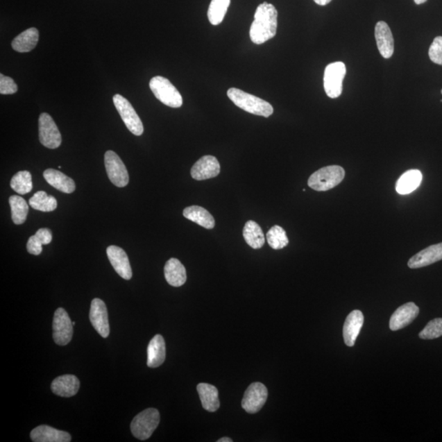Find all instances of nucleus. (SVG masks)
<instances>
[{
  "label": "nucleus",
  "instance_id": "nucleus-1",
  "mask_svg": "<svg viewBox=\"0 0 442 442\" xmlns=\"http://www.w3.org/2000/svg\"><path fill=\"white\" fill-rule=\"evenodd\" d=\"M278 27V11L266 2L260 4L250 28V38L254 44H262L275 37Z\"/></svg>",
  "mask_w": 442,
  "mask_h": 442
},
{
  "label": "nucleus",
  "instance_id": "nucleus-2",
  "mask_svg": "<svg viewBox=\"0 0 442 442\" xmlns=\"http://www.w3.org/2000/svg\"><path fill=\"white\" fill-rule=\"evenodd\" d=\"M227 95L237 107L253 115L269 117L273 112L270 103L239 89L230 88L228 90Z\"/></svg>",
  "mask_w": 442,
  "mask_h": 442
},
{
  "label": "nucleus",
  "instance_id": "nucleus-3",
  "mask_svg": "<svg viewBox=\"0 0 442 442\" xmlns=\"http://www.w3.org/2000/svg\"><path fill=\"white\" fill-rule=\"evenodd\" d=\"M345 174V170L339 166L323 167L309 176L308 185L318 192L330 190L343 180Z\"/></svg>",
  "mask_w": 442,
  "mask_h": 442
},
{
  "label": "nucleus",
  "instance_id": "nucleus-4",
  "mask_svg": "<svg viewBox=\"0 0 442 442\" xmlns=\"http://www.w3.org/2000/svg\"><path fill=\"white\" fill-rule=\"evenodd\" d=\"M149 87L159 101L168 107L180 108L183 105V98L180 93L165 77L158 76L149 82Z\"/></svg>",
  "mask_w": 442,
  "mask_h": 442
},
{
  "label": "nucleus",
  "instance_id": "nucleus-5",
  "mask_svg": "<svg viewBox=\"0 0 442 442\" xmlns=\"http://www.w3.org/2000/svg\"><path fill=\"white\" fill-rule=\"evenodd\" d=\"M160 423V414L157 409L149 408L136 416L131 422L130 430L137 439H149Z\"/></svg>",
  "mask_w": 442,
  "mask_h": 442
},
{
  "label": "nucleus",
  "instance_id": "nucleus-6",
  "mask_svg": "<svg viewBox=\"0 0 442 442\" xmlns=\"http://www.w3.org/2000/svg\"><path fill=\"white\" fill-rule=\"evenodd\" d=\"M346 67L343 62L330 63L325 68L323 86L325 93L331 99H337L343 93V82Z\"/></svg>",
  "mask_w": 442,
  "mask_h": 442
},
{
  "label": "nucleus",
  "instance_id": "nucleus-7",
  "mask_svg": "<svg viewBox=\"0 0 442 442\" xmlns=\"http://www.w3.org/2000/svg\"><path fill=\"white\" fill-rule=\"evenodd\" d=\"M113 103L122 121L131 133L136 136L142 135L144 133L142 121L128 100L120 94H115L113 96Z\"/></svg>",
  "mask_w": 442,
  "mask_h": 442
},
{
  "label": "nucleus",
  "instance_id": "nucleus-8",
  "mask_svg": "<svg viewBox=\"0 0 442 442\" xmlns=\"http://www.w3.org/2000/svg\"><path fill=\"white\" fill-rule=\"evenodd\" d=\"M105 167L109 180L118 188H123L129 184V174L125 164L118 155L111 150L104 155Z\"/></svg>",
  "mask_w": 442,
  "mask_h": 442
},
{
  "label": "nucleus",
  "instance_id": "nucleus-9",
  "mask_svg": "<svg viewBox=\"0 0 442 442\" xmlns=\"http://www.w3.org/2000/svg\"><path fill=\"white\" fill-rule=\"evenodd\" d=\"M39 138L41 144L56 149L62 144V135L56 123L48 113H41L39 117Z\"/></svg>",
  "mask_w": 442,
  "mask_h": 442
},
{
  "label": "nucleus",
  "instance_id": "nucleus-10",
  "mask_svg": "<svg viewBox=\"0 0 442 442\" xmlns=\"http://www.w3.org/2000/svg\"><path fill=\"white\" fill-rule=\"evenodd\" d=\"M268 398L266 386L262 382H253L246 390L241 407L246 412L256 414L265 405Z\"/></svg>",
  "mask_w": 442,
  "mask_h": 442
},
{
  "label": "nucleus",
  "instance_id": "nucleus-11",
  "mask_svg": "<svg viewBox=\"0 0 442 442\" xmlns=\"http://www.w3.org/2000/svg\"><path fill=\"white\" fill-rule=\"evenodd\" d=\"M53 340L59 346H66L70 343L73 335V325L69 316L63 308H58L54 313Z\"/></svg>",
  "mask_w": 442,
  "mask_h": 442
},
{
  "label": "nucleus",
  "instance_id": "nucleus-12",
  "mask_svg": "<svg viewBox=\"0 0 442 442\" xmlns=\"http://www.w3.org/2000/svg\"><path fill=\"white\" fill-rule=\"evenodd\" d=\"M90 320L99 334L104 339L108 338L110 334L108 313L106 304L101 299L94 298L91 303Z\"/></svg>",
  "mask_w": 442,
  "mask_h": 442
},
{
  "label": "nucleus",
  "instance_id": "nucleus-13",
  "mask_svg": "<svg viewBox=\"0 0 442 442\" xmlns=\"http://www.w3.org/2000/svg\"><path fill=\"white\" fill-rule=\"evenodd\" d=\"M221 173V165L217 158L207 155L196 162L191 169V176L196 180H205L215 178Z\"/></svg>",
  "mask_w": 442,
  "mask_h": 442
},
{
  "label": "nucleus",
  "instance_id": "nucleus-14",
  "mask_svg": "<svg viewBox=\"0 0 442 442\" xmlns=\"http://www.w3.org/2000/svg\"><path fill=\"white\" fill-rule=\"evenodd\" d=\"M107 254L109 261L118 275L122 279L130 280L132 278V270L128 256L125 250L117 246L112 245L107 248Z\"/></svg>",
  "mask_w": 442,
  "mask_h": 442
},
{
  "label": "nucleus",
  "instance_id": "nucleus-15",
  "mask_svg": "<svg viewBox=\"0 0 442 442\" xmlns=\"http://www.w3.org/2000/svg\"><path fill=\"white\" fill-rule=\"evenodd\" d=\"M419 308L414 303H408L396 309L390 320V329L396 331L410 325L418 316Z\"/></svg>",
  "mask_w": 442,
  "mask_h": 442
},
{
  "label": "nucleus",
  "instance_id": "nucleus-16",
  "mask_svg": "<svg viewBox=\"0 0 442 442\" xmlns=\"http://www.w3.org/2000/svg\"><path fill=\"white\" fill-rule=\"evenodd\" d=\"M442 260V243L432 245L409 259L410 269H419L432 265Z\"/></svg>",
  "mask_w": 442,
  "mask_h": 442
},
{
  "label": "nucleus",
  "instance_id": "nucleus-17",
  "mask_svg": "<svg viewBox=\"0 0 442 442\" xmlns=\"http://www.w3.org/2000/svg\"><path fill=\"white\" fill-rule=\"evenodd\" d=\"M377 46L381 56L390 58L394 53V39L390 27L385 22H378L375 26Z\"/></svg>",
  "mask_w": 442,
  "mask_h": 442
},
{
  "label": "nucleus",
  "instance_id": "nucleus-18",
  "mask_svg": "<svg viewBox=\"0 0 442 442\" xmlns=\"http://www.w3.org/2000/svg\"><path fill=\"white\" fill-rule=\"evenodd\" d=\"M364 314L359 309L350 312L343 326L345 344L352 348L355 343L364 325Z\"/></svg>",
  "mask_w": 442,
  "mask_h": 442
},
{
  "label": "nucleus",
  "instance_id": "nucleus-19",
  "mask_svg": "<svg viewBox=\"0 0 442 442\" xmlns=\"http://www.w3.org/2000/svg\"><path fill=\"white\" fill-rule=\"evenodd\" d=\"M31 439L35 442H70L71 436L68 432L47 425L35 427L31 432Z\"/></svg>",
  "mask_w": 442,
  "mask_h": 442
},
{
  "label": "nucleus",
  "instance_id": "nucleus-20",
  "mask_svg": "<svg viewBox=\"0 0 442 442\" xmlns=\"http://www.w3.org/2000/svg\"><path fill=\"white\" fill-rule=\"evenodd\" d=\"M80 389V381L75 375L59 376L52 382L53 393L62 398H71L76 395Z\"/></svg>",
  "mask_w": 442,
  "mask_h": 442
},
{
  "label": "nucleus",
  "instance_id": "nucleus-21",
  "mask_svg": "<svg viewBox=\"0 0 442 442\" xmlns=\"http://www.w3.org/2000/svg\"><path fill=\"white\" fill-rule=\"evenodd\" d=\"M166 343L163 337L158 334L150 341L148 346L147 364L150 368H158L165 362Z\"/></svg>",
  "mask_w": 442,
  "mask_h": 442
},
{
  "label": "nucleus",
  "instance_id": "nucleus-22",
  "mask_svg": "<svg viewBox=\"0 0 442 442\" xmlns=\"http://www.w3.org/2000/svg\"><path fill=\"white\" fill-rule=\"evenodd\" d=\"M44 177L50 185L62 193L71 194L76 189L74 180L61 171L47 169L44 172Z\"/></svg>",
  "mask_w": 442,
  "mask_h": 442
},
{
  "label": "nucleus",
  "instance_id": "nucleus-23",
  "mask_svg": "<svg viewBox=\"0 0 442 442\" xmlns=\"http://www.w3.org/2000/svg\"><path fill=\"white\" fill-rule=\"evenodd\" d=\"M166 280L173 287H180L185 284L187 273L185 267L179 260L171 258L166 263L164 268Z\"/></svg>",
  "mask_w": 442,
  "mask_h": 442
},
{
  "label": "nucleus",
  "instance_id": "nucleus-24",
  "mask_svg": "<svg viewBox=\"0 0 442 442\" xmlns=\"http://www.w3.org/2000/svg\"><path fill=\"white\" fill-rule=\"evenodd\" d=\"M39 41V31L35 27L18 35L12 41V48L17 52L28 53L33 50Z\"/></svg>",
  "mask_w": 442,
  "mask_h": 442
},
{
  "label": "nucleus",
  "instance_id": "nucleus-25",
  "mask_svg": "<svg viewBox=\"0 0 442 442\" xmlns=\"http://www.w3.org/2000/svg\"><path fill=\"white\" fill-rule=\"evenodd\" d=\"M183 215L188 220L205 228L212 230L216 226L215 219L207 210L198 206H191L184 210Z\"/></svg>",
  "mask_w": 442,
  "mask_h": 442
},
{
  "label": "nucleus",
  "instance_id": "nucleus-26",
  "mask_svg": "<svg viewBox=\"0 0 442 442\" xmlns=\"http://www.w3.org/2000/svg\"><path fill=\"white\" fill-rule=\"evenodd\" d=\"M423 176L420 171L410 170L400 176L396 183V189L400 195L411 194L421 185Z\"/></svg>",
  "mask_w": 442,
  "mask_h": 442
},
{
  "label": "nucleus",
  "instance_id": "nucleus-27",
  "mask_svg": "<svg viewBox=\"0 0 442 442\" xmlns=\"http://www.w3.org/2000/svg\"><path fill=\"white\" fill-rule=\"evenodd\" d=\"M197 390L205 409L209 412H216L220 408L219 391L215 386L200 384L197 386Z\"/></svg>",
  "mask_w": 442,
  "mask_h": 442
},
{
  "label": "nucleus",
  "instance_id": "nucleus-28",
  "mask_svg": "<svg viewBox=\"0 0 442 442\" xmlns=\"http://www.w3.org/2000/svg\"><path fill=\"white\" fill-rule=\"evenodd\" d=\"M243 235L246 243L253 249L262 248L265 244V235L257 222L249 221L246 223Z\"/></svg>",
  "mask_w": 442,
  "mask_h": 442
},
{
  "label": "nucleus",
  "instance_id": "nucleus-29",
  "mask_svg": "<svg viewBox=\"0 0 442 442\" xmlns=\"http://www.w3.org/2000/svg\"><path fill=\"white\" fill-rule=\"evenodd\" d=\"M10 204L12 220L16 225H22L26 221L29 212L28 204L20 196L13 195L9 198Z\"/></svg>",
  "mask_w": 442,
  "mask_h": 442
},
{
  "label": "nucleus",
  "instance_id": "nucleus-30",
  "mask_svg": "<svg viewBox=\"0 0 442 442\" xmlns=\"http://www.w3.org/2000/svg\"><path fill=\"white\" fill-rule=\"evenodd\" d=\"M29 204L33 209L43 212H53L58 207L56 198L48 195L44 191H39L35 194L30 198Z\"/></svg>",
  "mask_w": 442,
  "mask_h": 442
},
{
  "label": "nucleus",
  "instance_id": "nucleus-31",
  "mask_svg": "<svg viewBox=\"0 0 442 442\" xmlns=\"http://www.w3.org/2000/svg\"><path fill=\"white\" fill-rule=\"evenodd\" d=\"M230 4V0H212L207 12L209 22L214 26L221 24Z\"/></svg>",
  "mask_w": 442,
  "mask_h": 442
},
{
  "label": "nucleus",
  "instance_id": "nucleus-32",
  "mask_svg": "<svg viewBox=\"0 0 442 442\" xmlns=\"http://www.w3.org/2000/svg\"><path fill=\"white\" fill-rule=\"evenodd\" d=\"M10 186L18 194L25 195L29 194L33 189L31 173L27 171L17 172L12 178Z\"/></svg>",
  "mask_w": 442,
  "mask_h": 442
},
{
  "label": "nucleus",
  "instance_id": "nucleus-33",
  "mask_svg": "<svg viewBox=\"0 0 442 442\" xmlns=\"http://www.w3.org/2000/svg\"><path fill=\"white\" fill-rule=\"evenodd\" d=\"M266 239L268 244L275 250L282 249L289 243L286 231L279 226L271 228V230L267 232Z\"/></svg>",
  "mask_w": 442,
  "mask_h": 442
},
{
  "label": "nucleus",
  "instance_id": "nucleus-34",
  "mask_svg": "<svg viewBox=\"0 0 442 442\" xmlns=\"http://www.w3.org/2000/svg\"><path fill=\"white\" fill-rule=\"evenodd\" d=\"M442 336V318H437L431 321L420 332L419 338L425 340H432Z\"/></svg>",
  "mask_w": 442,
  "mask_h": 442
},
{
  "label": "nucleus",
  "instance_id": "nucleus-35",
  "mask_svg": "<svg viewBox=\"0 0 442 442\" xmlns=\"http://www.w3.org/2000/svg\"><path fill=\"white\" fill-rule=\"evenodd\" d=\"M430 58L432 62L442 66V36H437L430 48Z\"/></svg>",
  "mask_w": 442,
  "mask_h": 442
},
{
  "label": "nucleus",
  "instance_id": "nucleus-36",
  "mask_svg": "<svg viewBox=\"0 0 442 442\" xmlns=\"http://www.w3.org/2000/svg\"><path fill=\"white\" fill-rule=\"evenodd\" d=\"M17 85L11 77L0 74V94H13L17 92Z\"/></svg>",
  "mask_w": 442,
  "mask_h": 442
},
{
  "label": "nucleus",
  "instance_id": "nucleus-37",
  "mask_svg": "<svg viewBox=\"0 0 442 442\" xmlns=\"http://www.w3.org/2000/svg\"><path fill=\"white\" fill-rule=\"evenodd\" d=\"M42 246L43 244H41V241L36 238L35 235H33L30 237L28 241H27L26 248L30 254L38 256V255L42 253Z\"/></svg>",
  "mask_w": 442,
  "mask_h": 442
},
{
  "label": "nucleus",
  "instance_id": "nucleus-38",
  "mask_svg": "<svg viewBox=\"0 0 442 442\" xmlns=\"http://www.w3.org/2000/svg\"><path fill=\"white\" fill-rule=\"evenodd\" d=\"M35 235L43 245L49 244L50 243H51L53 239L51 230L45 229V228H43V229H40L37 232H36Z\"/></svg>",
  "mask_w": 442,
  "mask_h": 442
},
{
  "label": "nucleus",
  "instance_id": "nucleus-39",
  "mask_svg": "<svg viewBox=\"0 0 442 442\" xmlns=\"http://www.w3.org/2000/svg\"><path fill=\"white\" fill-rule=\"evenodd\" d=\"M314 1L317 3L318 6H325L327 4H329L332 0H314Z\"/></svg>",
  "mask_w": 442,
  "mask_h": 442
},
{
  "label": "nucleus",
  "instance_id": "nucleus-40",
  "mask_svg": "<svg viewBox=\"0 0 442 442\" xmlns=\"http://www.w3.org/2000/svg\"><path fill=\"white\" fill-rule=\"evenodd\" d=\"M233 440L229 439V437H223L220 440H218L217 442H232Z\"/></svg>",
  "mask_w": 442,
  "mask_h": 442
},
{
  "label": "nucleus",
  "instance_id": "nucleus-41",
  "mask_svg": "<svg viewBox=\"0 0 442 442\" xmlns=\"http://www.w3.org/2000/svg\"><path fill=\"white\" fill-rule=\"evenodd\" d=\"M414 1L418 6V4L425 3V2H427V0H414Z\"/></svg>",
  "mask_w": 442,
  "mask_h": 442
},
{
  "label": "nucleus",
  "instance_id": "nucleus-42",
  "mask_svg": "<svg viewBox=\"0 0 442 442\" xmlns=\"http://www.w3.org/2000/svg\"><path fill=\"white\" fill-rule=\"evenodd\" d=\"M441 94H442V90H441Z\"/></svg>",
  "mask_w": 442,
  "mask_h": 442
}]
</instances>
